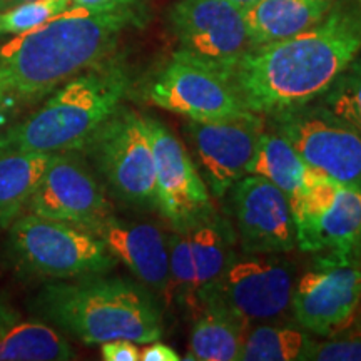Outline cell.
Here are the masks:
<instances>
[{
    "label": "cell",
    "instance_id": "5",
    "mask_svg": "<svg viewBox=\"0 0 361 361\" xmlns=\"http://www.w3.org/2000/svg\"><path fill=\"white\" fill-rule=\"evenodd\" d=\"M7 251L16 268L27 276L74 279L104 274L117 259L107 246L80 226L20 214L8 226Z\"/></svg>",
    "mask_w": 361,
    "mask_h": 361
},
{
    "label": "cell",
    "instance_id": "17",
    "mask_svg": "<svg viewBox=\"0 0 361 361\" xmlns=\"http://www.w3.org/2000/svg\"><path fill=\"white\" fill-rule=\"evenodd\" d=\"M82 229L101 239L114 258L128 266L144 286L164 298L168 303L173 300L168 238L161 229L152 224L121 221L114 214Z\"/></svg>",
    "mask_w": 361,
    "mask_h": 361
},
{
    "label": "cell",
    "instance_id": "35",
    "mask_svg": "<svg viewBox=\"0 0 361 361\" xmlns=\"http://www.w3.org/2000/svg\"><path fill=\"white\" fill-rule=\"evenodd\" d=\"M229 2L236 4L238 7H241L243 11H245V8H247V7H250V6H252V4L259 2V0H229Z\"/></svg>",
    "mask_w": 361,
    "mask_h": 361
},
{
    "label": "cell",
    "instance_id": "25",
    "mask_svg": "<svg viewBox=\"0 0 361 361\" xmlns=\"http://www.w3.org/2000/svg\"><path fill=\"white\" fill-rule=\"evenodd\" d=\"M318 99L319 106L361 133V52Z\"/></svg>",
    "mask_w": 361,
    "mask_h": 361
},
{
    "label": "cell",
    "instance_id": "23",
    "mask_svg": "<svg viewBox=\"0 0 361 361\" xmlns=\"http://www.w3.org/2000/svg\"><path fill=\"white\" fill-rule=\"evenodd\" d=\"M188 236L191 243L194 268H196V290L201 310L202 300L213 290L231 252L228 251L223 229L216 221L206 218L189 229Z\"/></svg>",
    "mask_w": 361,
    "mask_h": 361
},
{
    "label": "cell",
    "instance_id": "34",
    "mask_svg": "<svg viewBox=\"0 0 361 361\" xmlns=\"http://www.w3.org/2000/svg\"><path fill=\"white\" fill-rule=\"evenodd\" d=\"M111 0H72V6H101L107 4Z\"/></svg>",
    "mask_w": 361,
    "mask_h": 361
},
{
    "label": "cell",
    "instance_id": "29",
    "mask_svg": "<svg viewBox=\"0 0 361 361\" xmlns=\"http://www.w3.org/2000/svg\"><path fill=\"white\" fill-rule=\"evenodd\" d=\"M102 360L106 361H137L141 360V350L137 343L128 340H114L101 345Z\"/></svg>",
    "mask_w": 361,
    "mask_h": 361
},
{
    "label": "cell",
    "instance_id": "13",
    "mask_svg": "<svg viewBox=\"0 0 361 361\" xmlns=\"http://www.w3.org/2000/svg\"><path fill=\"white\" fill-rule=\"evenodd\" d=\"M149 101L161 109L202 123L255 114L246 109L228 79L179 54H174L152 82Z\"/></svg>",
    "mask_w": 361,
    "mask_h": 361
},
{
    "label": "cell",
    "instance_id": "30",
    "mask_svg": "<svg viewBox=\"0 0 361 361\" xmlns=\"http://www.w3.org/2000/svg\"><path fill=\"white\" fill-rule=\"evenodd\" d=\"M27 104L29 102L24 99L0 92V133L19 119V114L24 111Z\"/></svg>",
    "mask_w": 361,
    "mask_h": 361
},
{
    "label": "cell",
    "instance_id": "14",
    "mask_svg": "<svg viewBox=\"0 0 361 361\" xmlns=\"http://www.w3.org/2000/svg\"><path fill=\"white\" fill-rule=\"evenodd\" d=\"M258 114L226 121H191L184 124L201 173L214 196L223 197L243 176L258 147L261 129Z\"/></svg>",
    "mask_w": 361,
    "mask_h": 361
},
{
    "label": "cell",
    "instance_id": "7",
    "mask_svg": "<svg viewBox=\"0 0 361 361\" xmlns=\"http://www.w3.org/2000/svg\"><path fill=\"white\" fill-rule=\"evenodd\" d=\"M84 149L119 200L156 207L154 154L146 117L119 107Z\"/></svg>",
    "mask_w": 361,
    "mask_h": 361
},
{
    "label": "cell",
    "instance_id": "21",
    "mask_svg": "<svg viewBox=\"0 0 361 361\" xmlns=\"http://www.w3.org/2000/svg\"><path fill=\"white\" fill-rule=\"evenodd\" d=\"M52 154L0 152V229H8L37 189Z\"/></svg>",
    "mask_w": 361,
    "mask_h": 361
},
{
    "label": "cell",
    "instance_id": "4",
    "mask_svg": "<svg viewBox=\"0 0 361 361\" xmlns=\"http://www.w3.org/2000/svg\"><path fill=\"white\" fill-rule=\"evenodd\" d=\"M129 89L121 66L97 64L56 89L34 114L0 133V152H75L114 116Z\"/></svg>",
    "mask_w": 361,
    "mask_h": 361
},
{
    "label": "cell",
    "instance_id": "15",
    "mask_svg": "<svg viewBox=\"0 0 361 361\" xmlns=\"http://www.w3.org/2000/svg\"><path fill=\"white\" fill-rule=\"evenodd\" d=\"M27 207L32 214L80 228L112 216V204L101 184L72 151L51 156Z\"/></svg>",
    "mask_w": 361,
    "mask_h": 361
},
{
    "label": "cell",
    "instance_id": "33",
    "mask_svg": "<svg viewBox=\"0 0 361 361\" xmlns=\"http://www.w3.org/2000/svg\"><path fill=\"white\" fill-rule=\"evenodd\" d=\"M27 2H34V0H0V12L8 11V8L20 6V4H27Z\"/></svg>",
    "mask_w": 361,
    "mask_h": 361
},
{
    "label": "cell",
    "instance_id": "10",
    "mask_svg": "<svg viewBox=\"0 0 361 361\" xmlns=\"http://www.w3.org/2000/svg\"><path fill=\"white\" fill-rule=\"evenodd\" d=\"M296 322L319 336H335L355 323L361 311V258L319 256L293 288Z\"/></svg>",
    "mask_w": 361,
    "mask_h": 361
},
{
    "label": "cell",
    "instance_id": "11",
    "mask_svg": "<svg viewBox=\"0 0 361 361\" xmlns=\"http://www.w3.org/2000/svg\"><path fill=\"white\" fill-rule=\"evenodd\" d=\"M291 269L281 261L266 255L229 256L223 273L213 290L207 293L202 305L214 301L224 306L239 322L276 318L291 305Z\"/></svg>",
    "mask_w": 361,
    "mask_h": 361
},
{
    "label": "cell",
    "instance_id": "24",
    "mask_svg": "<svg viewBox=\"0 0 361 361\" xmlns=\"http://www.w3.org/2000/svg\"><path fill=\"white\" fill-rule=\"evenodd\" d=\"M308 336L290 326L252 328L245 333L239 358L241 361H293L300 360Z\"/></svg>",
    "mask_w": 361,
    "mask_h": 361
},
{
    "label": "cell",
    "instance_id": "19",
    "mask_svg": "<svg viewBox=\"0 0 361 361\" xmlns=\"http://www.w3.org/2000/svg\"><path fill=\"white\" fill-rule=\"evenodd\" d=\"M247 174H256L273 183L290 201L291 211L305 200L319 174L305 162L283 135L261 133L258 147L247 166Z\"/></svg>",
    "mask_w": 361,
    "mask_h": 361
},
{
    "label": "cell",
    "instance_id": "22",
    "mask_svg": "<svg viewBox=\"0 0 361 361\" xmlns=\"http://www.w3.org/2000/svg\"><path fill=\"white\" fill-rule=\"evenodd\" d=\"M71 343L61 333L39 322L13 323L0 328V361L74 360Z\"/></svg>",
    "mask_w": 361,
    "mask_h": 361
},
{
    "label": "cell",
    "instance_id": "12",
    "mask_svg": "<svg viewBox=\"0 0 361 361\" xmlns=\"http://www.w3.org/2000/svg\"><path fill=\"white\" fill-rule=\"evenodd\" d=\"M156 171V207L186 233L211 214V197L184 144L157 119L146 117Z\"/></svg>",
    "mask_w": 361,
    "mask_h": 361
},
{
    "label": "cell",
    "instance_id": "20",
    "mask_svg": "<svg viewBox=\"0 0 361 361\" xmlns=\"http://www.w3.org/2000/svg\"><path fill=\"white\" fill-rule=\"evenodd\" d=\"M246 324L214 301L202 305L189 336L188 360L234 361L239 358Z\"/></svg>",
    "mask_w": 361,
    "mask_h": 361
},
{
    "label": "cell",
    "instance_id": "31",
    "mask_svg": "<svg viewBox=\"0 0 361 361\" xmlns=\"http://www.w3.org/2000/svg\"><path fill=\"white\" fill-rule=\"evenodd\" d=\"M142 361H179L180 356L171 346L161 343V340L147 343V346L141 350Z\"/></svg>",
    "mask_w": 361,
    "mask_h": 361
},
{
    "label": "cell",
    "instance_id": "8",
    "mask_svg": "<svg viewBox=\"0 0 361 361\" xmlns=\"http://www.w3.org/2000/svg\"><path fill=\"white\" fill-rule=\"evenodd\" d=\"M291 213L301 251L323 258H361V188L319 176Z\"/></svg>",
    "mask_w": 361,
    "mask_h": 361
},
{
    "label": "cell",
    "instance_id": "36",
    "mask_svg": "<svg viewBox=\"0 0 361 361\" xmlns=\"http://www.w3.org/2000/svg\"><path fill=\"white\" fill-rule=\"evenodd\" d=\"M360 2H361V0H360Z\"/></svg>",
    "mask_w": 361,
    "mask_h": 361
},
{
    "label": "cell",
    "instance_id": "16",
    "mask_svg": "<svg viewBox=\"0 0 361 361\" xmlns=\"http://www.w3.org/2000/svg\"><path fill=\"white\" fill-rule=\"evenodd\" d=\"M234 213L245 252L276 255L296 246L295 223L288 197L256 174H246L233 186Z\"/></svg>",
    "mask_w": 361,
    "mask_h": 361
},
{
    "label": "cell",
    "instance_id": "2",
    "mask_svg": "<svg viewBox=\"0 0 361 361\" xmlns=\"http://www.w3.org/2000/svg\"><path fill=\"white\" fill-rule=\"evenodd\" d=\"M135 0L71 6L0 45V92L34 102L101 64L121 35L141 22Z\"/></svg>",
    "mask_w": 361,
    "mask_h": 361
},
{
    "label": "cell",
    "instance_id": "27",
    "mask_svg": "<svg viewBox=\"0 0 361 361\" xmlns=\"http://www.w3.org/2000/svg\"><path fill=\"white\" fill-rule=\"evenodd\" d=\"M72 6V0H34L0 12V35H17L45 24Z\"/></svg>",
    "mask_w": 361,
    "mask_h": 361
},
{
    "label": "cell",
    "instance_id": "18",
    "mask_svg": "<svg viewBox=\"0 0 361 361\" xmlns=\"http://www.w3.org/2000/svg\"><path fill=\"white\" fill-rule=\"evenodd\" d=\"M335 0H259L245 8V20L255 47L296 35L322 22Z\"/></svg>",
    "mask_w": 361,
    "mask_h": 361
},
{
    "label": "cell",
    "instance_id": "32",
    "mask_svg": "<svg viewBox=\"0 0 361 361\" xmlns=\"http://www.w3.org/2000/svg\"><path fill=\"white\" fill-rule=\"evenodd\" d=\"M17 322H19L17 311L13 310L12 306H8L6 301H4V298L0 296V328H7Z\"/></svg>",
    "mask_w": 361,
    "mask_h": 361
},
{
    "label": "cell",
    "instance_id": "28",
    "mask_svg": "<svg viewBox=\"0 0 361 361\" xmlns=\"http://www.w3.org/2000/svg\"><path fill=\"white\" fill-rule=\"evenodd\" d=\"M300 360L318 361H361V333L328 341H311L308 338Z\"/></svg>",
    "mask_w": 361,
    "mask_h": 361
},
{
    "label": "cell",
    "instance_id": "26",
    "mask_svg": "<svg viewBox=\"0 0 361 361\" xmlns=\"http://www.w3.org/2000/svg\"><path fill=\"white\" fill-rule=\"evenodd\" d=\"M169 250V278L173 298L191 310H200V298L196 290V268L191 252L188 231L171 234L168 238Z\"/></svg>",
    "mask_w": 361,
    "mask_h": 361
},
{
    "label": "cell",
    "instance_id": "3",
    "mask_svg": "<svg viewBox=\"0 0 361 361\" xmlns=\"http://www.w3.org/2000/svg\"><path fill=\"white\" fill-rule=\"evenodd\" d=\"M44 319L85 345L128 340L137 345L161 340V313L144 288L123 278L85 274L74 281L45 284L34 300Z\"/></svg>",
    "mask_w": 361,
    "mask_h": 361
},
{
    "label": "cell",
    "instance_id": "6",
    "mask_svg": "<svg viewBox=\"0 0 361 361\" xmlns=\"http://www.w3.org/2000/svg\"><path fill=\"white\" fill-rule=\"evenodd\" d=\"M169 22L179 44L176 54L228 80L255 47L245 12L229 0H179L171 8Z\"/></svg>",
    "mask_w": 361,
    "mask_h": 361
},
{
    "label": "cell",
    "instance_id": "9",
    "mask_svg": "<svg viewBox=\"0 0 361 361\" xmlns=\"http://www.w3.org/2000/svg\"><path fill=\"white\" fill-rule=\"evenodd\" d=\"M283 135L319 174L361 188V133L323 106H300L273 114Z\"/></svg>",
    "mask_w": 361,
    "mask_h": 361
},
{
    "label": "cell",
    "instance_id": "1",
    "mask_svg": "<svg viewBox=\"0 0 361 361\" xmlns=\"http://www.w3.org/2000/svg\"><path fill=\"white\" fill-rule=\"evenodd\" d=\"M361 52V7L335 4L322 22L291 37L252 47L229 84L255 114L306 106Z\"/></svg>",
    "mask_w": 361,
    "mask_h": 361
}]
</instances>
